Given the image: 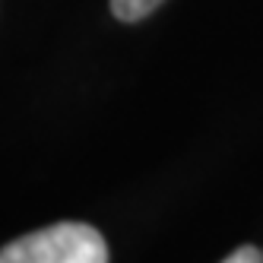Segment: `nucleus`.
<instances>
[{
  "label": "nucleus",
  "mask_w": 263,
  "mask_h": 263,
  "mask_svg": "<svg viewBox=\"0 0 263 263\" xmlns=\"http://www.w3.org/2000/svg\"><path fill=\"white\" fill-rule=\"evenodd\" d=\"M222 263H263V251H257L254 244H244V248H238L235 254H229Z\"/></svg>",
  "instance_id": "7ed1b4c3"
},
{
  "label": "nucleus",
  "mask_w": 263,
  "mask_h": 263,
  "mask_svg": "<svg viewBox=\"0 0 263 263\" xmlns=\"http://www.w3.org/2000/svg\"><path fill=\"white\" fill-rule=\"evenodd\" d=\"M0 263H108V244L86 222H58L7 244Z\"/></svg>",
  "instance_id": "f257e3e1"
},
{
  "label": "nucleus",
  "mask_w": 263,
  "mask_h": 263,
  "mask_svg": "<svg viewBox=\"0 0 263 263\" xmlns=\"http://www.w3.org/2000/svg\"><path fill=\"white\" fill-rule=\"evenodd\" d=\"M159 7H162V0H111V13L121 23H140Z\"/></svg>",
  "instance_id": "f03ea898"
}]
</instances>
